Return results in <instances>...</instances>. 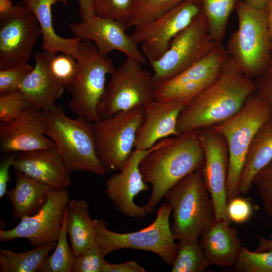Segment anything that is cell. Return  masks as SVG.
<instances>
[{
  "label": "cell",
  "instance_id": "6da1fadb",
  "mask_svg": "<svg viewBox=\"0 0 272 272\" xmlns=\"http://www.w3.org/2000/svg\"><path fill=\"white\" fill-rule=\"evenodd\" d=\"M254 92L253 80L247 77L229 56L217 81L181 111L177 123L178 133L197 131L226 120L240 111Z\"/></svg>",
  "mask_w": 272,
  "mask_h": 272
},
{
  "label": "cell",
  "instance_id": "7a4b0ae2",
  "mask_svg": "<svg viewBox=\"0 0 272 272\" xmlns=\"http://www.w3.org/2000/svg\"><path fill=\"white\" fill-rule=\"evenodd\" d=\"M197 131L158 141L141 161L139 168L143 179L152 186L149 200L144 206L147 214L153 211L176 183L202 169L205 155Z\"/></svg>",
  "mask_w": 272,
  "mask_h": 272
},
{
  "label": "cell",
  "instance_id": "3957f363",
  "mask_svg": "<svg viewBox=\"0 0 272 272\" xmlns=\"http://www.w3.org/2000/svg\"><path fill=\"white\" fill-rule=\"evenodd\" d=\"M164 197L171 208V230L176 240L198 239L216 220L214 204L201 169L181 179Z\"/></svg>",
  "mask_w": 272,
  "mask_h": 272
},
{
  "label": "cell",
  "instance_id": "277c9868",
  "mask_svg": "<svg viewBox=\"0 0 272 272\" xmlns=\"http://www.w3.org/2000/svg\"><path fill=\"white\" fill-rule=\"evenodd\" d=\"M235 11L238 27L230 36L226 48L241 71L255 79L267 69L272 60L266 7L256 8L242 0Z\"/></svg>",
  "mask_w": 272,
  "mask_h": 272
},
{
  "label": "cell",
  "instance_id": "5b68a950",
  "mask_svg": "<svg viewBox=\"0 0 272 272\" xmlns=\"http://www.w3.org/2000/svg\"><path fill=\"white\" fill-rule=\"evenodd\" d=\"M45 113V134L54 143L67 169L104 175L106 171L97 155L92 122L83 116L70 118L58 107Z\"/></svg>",
  "mask_w": 272,
  "mask_h": 272
},
{
  "label": "cell",
  "instance_id": "8992f818",
  "mask_svg": "<svg viewBox=\"0 0 272 272\" xmlns=\"http://www.w3.org/2000/svg\"><path fill=\"white\" fill-rule=\"evenodd\" d=\"M271 118L272 114L268 106L254 94L236 114L211 126L215 131L223 136L228 147V201L239 195L240 175L252 138L260 126Z\"/></svg>",
  "mask_w": 272,
  "mask_h": 272
},
{
  "label": "cell",
  "instance_id": "52a82bcc",
  "mask_svg": "<svg viewBox=\"0 0 272 272\" xmlns=\"http://www.w3.org/2000/svg\"><path fill=\"white\" fill-rule=\"evenodd\" d=\"M171 213L170 206L164 202L158 209L156 218L151 225L139 231L126 233L110 231L104 221L94 220L96 244L104 256L125 248L148 251L172 265L178 243L175 242L171 230L169 219Z\"/></svg>",
  "mask_w": 272,
  "mask_h": 272
},
{
  "label": "cell",
  "instance_id": "ba28073f",
  "mask_svg": "<svg viewBox=\"0 0 272 272\" xmlns=\"http://www.w3.org/2000/svg\"><path fill=\"white\" fill-rule=\"evenodd\" d=\"M77 71L69 89L72 94V111L91 122L99 120L97 108L104 92L106 78L115 70L113 61L101 56L96 45L90 41H82L79 46Z\"/></svg>",
  "mask_w": 272,
  "mask_h": 272
},
{
  "label": "cell",
  "instance_id": "9c48e42d",
  "mask_svg": "<svg viewBox=\"0 0 272 272\" xmlns=\"http://www.w3.org/2000/svg\"><path fill=\"white\" fill-rule=\"evenodd\" d=\"M145 117L144 106H138L92 122L97 155L106 172L121 170Z\"/></svg>",
  "mask_w": 272,
  "mask_h": 272
},
{
  "label": "cell",
  "instance_id": "30bf717a",
  "mask_svg": "<svg viewBox=\"0 0 272 272\" xmlns=\"http://www.w3.org/2000/svg\"><path fill=\"white\" fill-rule=\"evenodd\" d=\"M140 61L127 57L111 75L99 103L100 119L122 111L144 106L154 99L156 83L153 74L143 68Z\"/></svg>",
  "mask_w": 272,
  "mask_h": 272
},
{
  "label": "cell",
  "instance_id": "8fae6325",
  "mask_svg": "<svg viewBox=\"0 0 272 272\" xmlns=\"http://www.w3.org/2000/svg\"><path fill=\"white\" fill-rule=\"evenodd\" d=\"M218 44L211 37L202 15L200 13L172 40L159 59L150 61L156 83L168 80L196 63Z\"/></svg>",
  "mask_w": 272,
  "mask_h": 272
},
{
  "label": "cell",
  "instance_id": "7c38bea8",
  "mask_svg": "<svg viewBox=\"0 0 272 272\" xmlns=\"http://www.w3.org/2000/svg\"><path fill=\"white\" fill-rule=\"evenodd\" d=\"M41 35L35 16L22 1L0 14V69L28 63Z\"/></svg>",
  "mask_w": 272,
  "mask_h": 272
},
{
  "label": "cell",
  "instance_id": "4fadbf2b",
  "mask_svg": "<svg viewBox=\"0 0 272 272\" xmlns=\"http://www.w3.org/2000/svg\"><path fill=\"white\" fill-rule=\"evenodd\" d=\"M229 57L222 44L179 75L156 84L154 100L188 103L210 87L221 75Z\"/></svg>",
  "mask_w": 272,
  "mask_h": 272
},
{
  "label": "cell",
  "instance_id": "5bb4252c",
  "mask_svg": "<svg viewBox=\"0 0 272 272\" xmlns=\"http://www.w3.org/2000/svg\"><path fill=\"white\" fill-rule=\"evenodd\" d=\"M71 199L66 188H52L42 207L33 215L20 220L13 228L0 230V240H29L33 246L56 242Z\"/></svg>",
  "mask_w": 272,
  "mask_h": 272
},
{
  "label": "cell",
  "instance_id": "9a60e30c",
  "mask_svg": "<svg viewBox=\"0 0 272 272\" xmlns=\"http://www.w3.org/2000/svg\"><path fill=\"white\" fill-rule=\"evenodd\" d=\"M200 13L199 0H184L159 19L134 28L131 36L141 44L149 62L157 60L166 52L173 38Z\"/></svg>",
  "mask_w": 272,
  "mask_h": 272
},
{
  "label": "cell",
  "instance_id": "2e32d148",
  "mask_svg": "<svg viewBox=\"0 0 272 272\" xmlns=\"http://www.w3.org/2000/svg\"><path fill=\"white\" fill-rule=\"evenodd\" d=\"M197 135L205 155L202 173L214 204L216 220L224 219L231 223L227 211L229 153L226 141L211 127L198 130Z\"/></svg>",
  "mask_w": 272,
  "mask_h": 272
},
{
  "label": "cell",
  "instance_id": "e0dca14e",
  "mask_svg": "<svg viewBox=\"0 0 272 272\" xmlns=\"http://www.w3.org/2000/svg\"><path fill=\"white\" fill-rule=\"evenodd\" d=\"M127 28L121 22L98 16L69 26L76 37L92 42L101 56L107 57L111 52L118 51L145 65L147 59L131 35L126 33Z\"/></svg>",
  "mask_w": 272,
  "mask_h": 272
},
{
  "label": "cell",
  "instance_id": "ac0fdd59",
  "mask_svg": "<svg viewBox=\"0 0 272 272\" xmlns=\"http://www.w3.org/2000/svg\"><path fill=\"white\" fill-rule=\"evenodd\" d=\"M44 111L29 106L15 119L0 124V150L5 153L56 148L45 134Z\"/></svg>",
  "mask_w": 272,
  "mask_h": 272
},
{
  "label": "cell",
  "instance_id": "d6986e66",
  "mask_svg": "<svg viewBox=\"0 0 272 272\" xmlns=\"http://www.w3.org/2000/svg\"><path fill=\"white\" fill-rule=\"evenodd\" d=\"M152 148L147 150L134 149L119 173L113 174L106 181V195L118 211L130 218H143L147 214L144 206L134 203V198L149 189L139 164Z\"/></svg>",
  "mask_w": 272,
  "mask_h": 272
},
{
  "label": "cell",
  "instance_id": "ffe728a7",
  "mask_svg": "<svg viewBox=\"0 0 272 272\" xmlns=\"http://www.w3.org/2000/svg\"><path fill=\"white\" fill-rule=\"evenodd\" d=\"M187 104L176 100H152L144 106L145 117L136 135L134 149L147 150L158 141L179 135V115Z\"/></svg>",
  "mask_w": 272,
  "mask_h": 272
},
{
  "label": "cell",
  "instance_id": "44dd1931",
  "mask_svg": "<svg viewBox=\"0 0 272 272\" xmlns=\"http://www.w3.org/2000/svg\"><path fill=\"white\" fill-rule=\"evenodd\" d=\"M12 167L52 188L68 187L71 172L56 148L16 153Z\"/></svg>",
  "mask_w": 272,
  "mask_h": 272
},
{
  "label": "cell",
  "instance_id": "7402d4cb",
  "mask_svg": "<svg viewBox=\"0 0 272 272\" xmlns=\"http://www.w3.org/2000/svg\"><path fill=\"white\" fill-rule=\"evenodd\" d=\"M49 52L35 54V65L19 87L27 102L44 111L57 108L55 101L63 93L64 87L51 76L48 67Z\"/></svg>",
  "mask_w": 272,
  "mask_h": 272
},
{
  "label": "cell",
  "instance_id": "603a6c76",
  "mask_svg": "<svg viewBox=\"0 0 272 272\" xmlns=\"http://www.w3.org/2000/svg\"><path fill=\"white\" fill-rule=\"evenodd\" d=\"M216 220L200 236L199 245L209 263L220 267L234 266L243 246L235 226Z\"/></svg>",
  "mask_w": 272,
  "mask_h": 272
},
{
  "label": "cell",
  "instance_id": "cb8c5ba5",
  "mask_svg": "<svg viewBox=\"0 0 272 272\" xmlns=\"http://www.w3.org/2000/svg\"><path fill=\"white\" fill-rule=\"evenodd\" d=\"M21 1L32 11L39 24L42 37L43 50L50 53H64L76 59L82 40L76 37L69 38L60 36L55 32L52 21V5L60 3L65 6L68 0Z\"/></svg>",
  "mask_w": 272,
  "mask_h": 272
},
{
  "label": "cell",
  "instance_id": "d4e9b609",
  "mask_svg": "<svg viewBox=\"0 0 272 272\" xmlns=\"http://www.w3.org/2000/svg\"><path fill=\"white\" fill-rule=\"evenodd\" d=\"M52 189L17 171L15 186L6 192L13 206L14 219L20 220L36 213L46 202Z\"/></svg>",
  "mask_w": 272,
  "mask_h": 272
},
{
  "label": "cell",
  "instance_id": "484cf974",
  "mask_svg": "<svg viewBox=\"0 0 272 272\" xmlns=\"http://www.w3.org/2000/svg\"><path fill=\"white\" fill-rule=\"evenodd\" d=\"M272 159V118L257 130L250 144L240 175L239 191L248 193L256 173Z\"/></svg>",
  "mask_w": 272,
  "mask_h": 272
},
{
  "label": "cell",
  "instance_id": "4316f807",
  "mask_svg": "<svg viewBox=\"0 0 272 272\" xmlns=\"http://www.w3.org/2000/svg\"><path fill=\"white\" fill-rule=\"evenodd\" d=\"M66 228L75 256L96 245L94 220L90 218L88 204L85 200H70L67 207Z\"/></svg>",
  "mask_w": 272,
  "mask_h": 272
},
{
  "label": "cell",
  "instance_id": "83f0119b",
  "mask_svg": "<svg viewBox=\"0 0 272 272\" xmlns=\"http://www.w3.org/2000/svg\"><path fill=\"white\" fill-rule=\"evenodd\" d=\"M56 243L57 242L46 243L23 252H16L8 249H1L0 271H40L45 258L55 247Z\"/></svg>",
  "mask_w": 272,
  "mask_h": 272
},
{
  "label": "cell",
  "instance_id": "f1b7e54d",
  "mask_svg": "<svg viewBox=\"0 0 272 272\" xmlns=\"http://www.w3.org/2000/svg\"><path fill=\"white\" fill-rule=\"evenodd\" d=\"M242 0H199L202 15L211 38L222 44L230 16Z\"/></svg>",
  "mask_w": 272,
  "mask_h": 272
},
{
  "label": "cell",
  "instance_id": "f546056e",
  "mask_svg": "<svg viewBox=\"0 0 272 272\" xmlns=\"http://www.w3.org/2000/svg\"><path fill=\"white\" fill-rule=\"evenodd\" d=\"M172 272H203L210 265L197 239L179 241Z\"/></svg>",
  "mask_w": 272,
  "mask_h": 272
},
{
  "label": "cell",
  "instance_id": "4dcf8cb0",
  "mask_svg": "<svg viewBox=\"0 0 272 272\" xmlns=\"http://www.w3.org/2000/svg\"><path fill=\"white\" fill-rule=\"evenodd\" d=\"M67 208L54 251L45 258L40 270L41 272H71L75 255L67 240Z\"/></svg>",
  "mask_w": 272,
  "mask_h": 272
},
{
  "label": "cell",
  "instance_id": "1f68e13d",
  "mask_svg": "<svg viewBox=\"0 0 272 272\" xmlns=\"http://www.w3.org/2000/svg\"><path fill=\"white\" fill-rule=\"evenodd\" d=\"M184 0H138L128 28L140 27L161 17Z\"/></svg>",
  "mask_w": 272,
  "mask_h": 272
},
{
  "label": "cell",
  "instance_id": "d6a6232c",
  "mask_svg": "<svg viewBox=\"0 0 272 272\" xmlns=\"http://www.w3.org/2000/svg\"><path fill=\"white\" fill-rule=\"evenodd\" d=\"M138 0H94L96 16L115 20L128 26L132 20Z\"/></svg>",
  "mask_w": 272,
  "mask_h": 272
},
{
  "label": "cell",
  "instance_id": "836d02e7",
  "mask_svg": "<svg viewBox=\"0 0 272 272\" xmlns=\"http://www.w3.org/2000/svg\"><path fill=\"white\" fill-rule=\"evenodd\" d=\"M48 67L53 78L64 88H70L77 71L76 59L61 52H49Z\"/></svg>",
  "mask_w": 272,
  "mask_h": 272
},
{
  "label": "cell",
  "instance_id": "e575fe53",
  "mask_svg": "<svg viewBox=\"0 0 272 272\" xmlns=\"http://www.w3.org/2000/svg\"><path fill=\"white\" fill-rule=\"evenodd\" d=\"M234 266L238 272H272V249L256 252L243 246Z\"/></svg>",
  "mask_w": 272,
  "mask_h": 272
},
{
  "label": "cell",
  "instance_id": "d590c367",
  "mask_svg": "<svg viewBox=\"0 0 272 272\" xmlns=\"http://www.w3.org/2000/svg\"><path fill=\"white\" fill-rule=\"evenodd\" d=\"M264 211L272 217V159L255 175L253 179Z\"/></svg>",
  "mask_w": 272,
  "mask_h": 272
},
{
  "label": "cell",
  "instance_id": "8d00e7d4",
  "mask_svg": "<svg viewBox=\"0 0 272 272\" xmlns=\"http://www.w3.org/2000/svg\"><path fill=\"white\" fill-rule=\"evenodd\" d=\"M104 257L95 245L75 257L71 272H102L106 262Z\"/></svg>",
  "mask_w": 272,
  "mask_h": 272
},
{
  "label": "cell",
  "instance_id": "74e56055",
  "mask_svg": "<svg viewBox=\"0 0 272 272\" xmlns=\"http://www.w3.org/2000/svg\"><path fill=\"white\" fill-rule=\"evenodd\" d=\"M28 63L0 69V95L18 91L22 82L32 71Z\"/></svg>",
  "mask_w": 272,
  "mask_h": 272
},
{
  "label": "cell",
  "instance_id": "f35d334b",
  "mask_svg": "<svg viewBox=\"0 0 272 272\" xmlns=\"http://www.w3.org/2000/svg\"><path fill=\"white\" fill-rule=\"evenodd\" d=\"M30 105L19 90L0 95L1 122L15 119Z\"/></svg>",
  "mask_w": 272,
  "mask_h": 272
},
{
  "label": "cell",
  "instance_id": "ab89813d",
  "mask_svg": "<svg viewBox=\"0 0 272 272\" xmlns=\"http://www.w3.org/2000/svg\"><path fill=\"white\" fill-rule=\"evenodd\" d=\"M227 215L229 220L236 223H243L251 217L253 208L248 200L235 197L228 201Z\"/></svg>",
  "mask_w": 272,
  "mask_h": 272
},
{
  "label": "cell",
  "instance_id": "60d3db41",
  "mask_svg": "<svg viewBox=\"0 0 272 272\" xmlns=\"http://www.w3.org/2000/svg\"><path fill=\"white\" fill-rule=\"evenodd\" d=\"M253 81L255 95L266 104L272 114V60L267 69Z\"/></svg>",
  "mask_w": 272,
  "mask_h": 272
},
{
  "label": "cell",
  "instance_id": "b9f144b4",
  "mask_svg": "<svg viewBox=\"0 0 272 272\" xmlns=\"http://www.w3.org/2000/svg\"><path fill=\"white\" fill-rule=\"evenodd\" d=\"M0 163V198H2L7 191L8 183L11 181L9 170L13 166L16 153H6Z\"/></svg>",
  "mask_w": 272,
  "mask_h": 272
},
{
  "label": "cell",
  "instance_id": "7bdbcfd3",
  "mask_svg": "<svg viewBox=\"0 0 272 272\" xmlns=\"http://www.w3.org/2000/svg\"><path fill=\"white\" fill-rule=\"evenodd\" d=\"M146 269L137 262L128 260L120 263L106 262L102 272H145Z\"/></svg>",
  "mask_w": 272,
  "mask_h": 272
},
{
  "label": "cell",
  "instance_id": "ee69618b",
  "mask_svg": "<svg viewBox=\"0 0 272 272\" xmlns=\"http://www.w3.org/2000/svg\"><path fill=\"white\" fill-rule=\"evenodd\" d=\"M79 5V15L81 21L89 20L96 16L94 0H77Z\"/></svg>",
  "mask_w": 272,
  "mask_h": 272
},
{
  "label": "cell",
  "instance_id": "f6af8a7d",
  "mask_svg": "<svg viewBox=\"0 0 272 272\" xmlns=\"http://www.w3.org/2000/svg\"><path fill=\"white\" fill-rule=\"evenodd\" d=\"M270 249H272V234L270 235L269 239L260 236L258 244L254 251L261 252Z\"/></svg>",
  "mask_w": 272,
  "mask_h": 272
},
{
  "label": "cell",
  "instance_id": "bcb514c9",
  "mask_svg": "<svg viewBox=\"0 0 272 272\" xmlns=\"http://www.w3.org/2000/svg\"><path fill=\"white\" fill-rule=\"evenodd\" d=\"M267 24L272 45V0H269L266 6Z\"/></svg>",
  "mask_w": 272,
  "mask_h": 272
},
{
  "label": "cell",
  "instance_id": "7dc6e473",
  "mask_svg": "<svg viewBox=\"0 0 272 272\" xmlns=\"http://www.w3.org/2000/svg\"><path fill=\"white\" fill-rule=\"evenodd\" d=\"M13 6L10 0H0V14L8 12Z\"/></svg>",
  "mask_w": 272,
  "mask_h": 272
},
{
  "label": "cell",
  "instance_id": "c3c4849f",
  "mask_svg": "<svg viewBox=\"0 0 272 272\" xmlns=\"http://www.w3.org/2000/svg\"><path fill=\"white\" fill-rule=\"evenodd\" d=\"M248 4L258 8L266 7L269 0H243Z\"/></svg>",
  "mask_w": 272,
  "mask_h": 272
}]
</instances>
